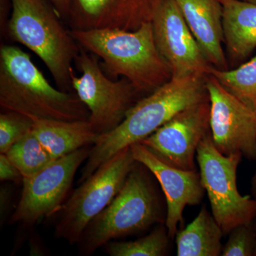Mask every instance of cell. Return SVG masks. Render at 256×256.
<instances>
[{
  "mask_svg": "<svg viewBox=\"0 0 256 256\" xmlns=\"http://www.w3.org/2000/svg\"><path fill=\"white\" fill-rule=\"evenodd\" d=\"M208 100L206 77L172 78L138 100L118 127L98 138L79 182L85 181L120 151L149 137L182 110Z\"/></svg>",
  "mask_w": 256,
  "mask_h": 256,
  "instance_id": "cell-1",
  "label": "cell"
},
{
  "mask_svg": "<svg viewBox=\"0 0 256 256\" xmlns=\"http://www.w3.org/2000/svg\"><path fill=\"white\" fill-rule=\"evenodd\" d=\"M84 50L102 60L109 77L121 76L136 90L151 92L172 78L169 65L156 47L152 22L138 30H70Z\"/></svg>",
  "mask_w": 256,
  "mask_h": 256,
  "instance_id": "cell-2",
  "label": "cell"
},
{
  "mask_svg": "<svg viewBox=\"0 0 256 256\" xmlns=\"http://www.w3.org/2000/svg\"><path fill=\"white\" fill-rule=\"evenodd\" d=\"M0 106L31 118L87 120L90 112L76 92L55 88L18 46L0 48Z\"/></svg>",
  "mask_w": 256,
  "mask_h": 256,
  "instance_id": "cell-3",
  "label": "cell"
},
{
  "mask_svg": "<svg viewBox=\"0 0 256 256\" xmlns=\"http://www.w3.org/2000/svg\"><path fill=\"white\" fill-rule=\"evenodd\" d=\"M12 14L8 32L14 41L38 56L58 88L72 92L73 64L80 46L48 0H10Z\"/></svg>",
  "mask_w": 256,
  "mask_h": 256,
  "instance_id": "cell-4",
  "label": "cell"
},
{
  "mask_svg": "<svg viewBox=\"0 0 256 256\" xmlns=\"http://www.w3.org/2000/svg\"><path fill=\"white\" fill-rule=\"evenodd\" d=\"M150 170L136 163L110 204L88 225L77 242L90 256L114 239L140 233L166 222Z\"/></svg>",
  "mask_w": 256,
  "mask_h": 256,
  "instance_id": "cell-5",
  "label": "cell"
},
{
  "mask_svg": "<svg viewBox=\"0 0 256 256\" xmlns=\"http://www.w3.org/2000/svg\"><path fill=\"white\" fill-rule=\"evenodd\" d=\"M136 163L128 146L82 182L58 212L56 238L77 244L88 225L114 200Z\"/></svg>",
  "mask_w": 256,
  "mask_h": 256,
  "instance_id": "cell-6",
  "label": "cell"
},
{
  "mask_svg": "<svg viewBox=\"0 0 256 256\" xmlns=\"http://www.w3.org/2000/svg\"><path fill=\"white\" fill-rule=\"evenodd\" d=\"M242 158L240 154L226 156L220 153L210 131L197 148L202 186L208 195L212 214L224 235L256 218V200L242 196L237 188V170Z\"/></svg>",
  "mask_w": 256,
  "mask_h": 256,
  "instance_id": "cell-7",
  "label": "cell"
},
{
  "mask_svg": "<svg viewBox=\"0 0 256 256\" xmlns=\"http://www.w3.org/2000/svg\"><path fill=\"white\" fill-rule=\"evenodd\" d=\"M70 79L73 90L90 112L89 122L99 136L110 132L124 120L140 92L127 79L112 80L101 68L99 58L80 47Z\"/></svg>",
  "mask_w": 256,
  "mask_h": 256,
  "instance_id": "cell-8",
  "label": "cell"
},
{
  "mask_svg": "<svg viewBox=\"0 0 256 256\" xmlns=\"http://www.w3.org/2000/svg\"><path fill=\"white\" fill-rule=\"evenodd\" d=\"M92 146H86L54 160L31 178L23 180V190L10 223L33 226L63 206L80 165Z\"/></svg>",
  "mask_w": 256,
  "mask_h": 256,
  "instance_id": "cell-9",
  "label": "cell"
},
{
  "mask_svg": "<svg viewBox=\"0 0 256 256\" xmlns=\"http://www.w3.org/2000/svg\"><path fill=\"white\" fill-rule=\"evenodd\" d=\"M210 101V131L216 148L226 156L256 160V114L228 92L212 74L206 77Z\"/></svg>",
  "mask_w": 256,
  "mask_h": 256,
  "instance_id": "cell-10",
  "label": "cell"
},
{
  "mask_svg": "<svg viewBox=\"0 0 256 256\" xmlns=\"http://www.w3.org/2000/svg\"><path fill=\"white\" fill-rule=\"evenodd\" d=\"M160 54L172 78L206 77L212 66L185 21L175 0H160L152 20Z\"/></svg>",
  "mask_w": 256,
  "mask_h": 256,
  "instance_id": "cell-11",
  "label": "cell"
},
{
  "mask_svg": "<svg viewBox=\"0 0 256 256\" xmlns=\"http://www.w3.org/2000/svg\"><path fill=\"white\" fill-rule=\"evenodd\" d=\"M210 100L186 108L139 143L171 166L196 170L197 148L210 132Z\"/></svg>",
  "mask_w": 256,
  "mask_h": 256,
  "instance_id": "cell-12",
  "label": "cell"
},
{
  "mask_svg": "<svg viewBox=\"0 0 256 256\" xmlns=\"http://www.w3.org/2000/svg\"><path fill=\"white\" fill-rule=\"evenodd\" d=\"M130 149L134 160L150 170L164 192L166 204L165 226L170 238H174L178 224L182 222L185 207L200 204L204 196L200 173L196 170L178 169L168 164L141 143L132 144Z\"/></svg>",
  "mask_w": 256,
  "mask_h": 256,
  "instance_id": "cell-13",
  "label": "cell"
},
{
  "mask_svg": "<svg viewBox=\"0 0 256 256\" xmlns=\"http://www.w3.org/2000/svg\"><path fill=\"white\" fill-rule=\"evenodd\" d=\"M160 0H70L72 30H138L151 22Z\"/></svg>",
  "mask_w": 256,
  "mask_h": 256,
  "instance_id": "cell-14",
  "label": "cell"
},
{
  "mask_svg": "<svg viewBox=\"0 0 256 256\" xmlns=\"http://www.w3.org/2000/svg\"><path fill=\"white\" fill-rule=\"evenodd\" d=\"M194 36L212 66L227 70L223 48V6L220 0H175Z\"/></svg>",
  "mask_w": 256,
  "mask_h": 256,
  "instance_id": "cell-15",
  "label": "cell"
},
{
  "mask_svg": "<svg viewBox=\"0 0 256 256\" xmlns=\"http://www.w3.org/2000/svg\"><path fill=\"white\" fill-rule=\"evenodd\" d=\"M220 1L227 56L233 64L242 63L256 48V4L240 0Z\"/></svg>",
  "mask_w": 256,
  "mask_h": 256,
  "instance_id": "cell-16",
  "label": "cell"
},
{
  "mask_svg": "<svg viewBox=\"0 0 256 256\" xmlns=\"http://www.w3.org/2000/svg\"><path fill=\"white\" fill-rule=\"evenodd\" d=\"M32 130L54 160L94 144L98 134L87 120L32 118Z\"/></svg>",
  "mask_w": 256,
  "mask_h": 256,
  "instance_id": "cell-17",
  "label": "cell"
},
{
  "mask_svg": "<svg viewBox=\"0 0 256 256\" xmlns=\"http://www.w3.org/2000/svg\"><path fill=\"white\" fill-rule=\"evenodd\" d=\"M223 230L206 206L192 223L176 234L178 256H222Z\"/></svg>",
  "mask_w": 256,
  "mask_h": 256,
  "instance_id": "cell-18",
  "label": "cell"
},
{
  "mask_svg": "<svg viewBox=\"0 0 256 256\" xmlns=\"http://www.w3.org/2000/svg\"><path fill=\"white\" fill-rule=\"evenodd\" d=\"M210 74L256 114V56L232 70L212 67Z\"/></svg>",
  "mask_w": 256,
  "mask_h": 256,
  "instance_id": "cell-19",
  "label": "cell"
},
{
  "mask_svg": "<svg viewBox=\"0 0 256 256\" xmlns=\"http://www.w3.org/2000/svg\"><path fill=\"white\" fill-rule=\"evenodd\" d=\"M6 154L20 170L22 180L37 174L56 160L50 156L32 130L13 144Z\"/></svg>",
  "mask_w": 256,
  "mask_h": 256,
  "instance_id": "cell-20",
  "label": "cell"
},
{
  "mask_svg": "<svg viewBox=\"0 0 256 256\" xmlns=\"http://www.w3.org/2000/svg\"><path fill=\"white\" fill-rule=\"evenodd\" d=\"M166 226L160 224L151 233L130 242H110L106 252L111 256H162L166 255L170 239Z\"/></svg>",
  "mask_w": 256,
  "mask_h": 256,
  "instance_id": "cell-21",
  "label": "cell"
},
{
  "mask_svg": "<svg viewBox=\"0 0 256 256\" xmlns=\"http://www.w3.org/2000/svg\"><path fill=\"white\" fill-rule=\"evenodd\" d=\"M33 128V120L25 114L4 110L0 114V152L6 154L15 143Z\"/></svg>",
  "mask_w": 256,
  "mask_h": 256,
  "instance_id": "cell-22",
  "label": "cell"
},
{
  "mask_svg": "<svg viewBox=\"0 0 256 256\" xmlns=\"http://www.w3.org/2000/svg\"><path fill=\"white\" fill-rule=\"evenodd\" d=\"M223 246L222 256H254L256 250V226L254 222L232 229Z\"/></svg>",
  "mask_w": 256,
  "mask_h": 256,
  "instance_id": "cell-23",
  "label": "cell"
},
{
  "mask_svg": "<svg viewBox=\"0 0 256 256\" xmlns=\"http://www.w3.org/2000/svg\"><path fill=\"white\" fill-rule=\"evenodd\" d=\"M22 178L20 170L6 154H0V180L2 182L16 181Z\"/></svg>",
  "mask_w": 256,
  "mask_h": 256,
  "instance_id": "cell-24",
  "label": "cell"
},
{
  "mask_svg": "<svg viewBox=\"0 0 256 256\" xmlns=\"http://www.w3.org/2000/svg\"><path fill=\"white\" fill-rule=\"evenodd\" d=\"M62 18H68L70 0H48Z\"/></svg>",
  "mask_w": 256,
  "mask_h": 256,
  "instance_id": "cell-25",
  "label": "cell"
},
{
  "mask_svg": "<svg viewBox=\"0 0 256 256\" xmlns=\"http://www.w3.org/2000/svg\"><path fill=\"white\" fill-rule=\"evenodd\" d=\"M252 196L256 200V172L252 178Z\"/></svg>",
  "mask_w": 256,
  "mask_h": 256,
  "instance_id": "cell-26",
  "label": "cell"
},
{
  "mask_svg": "<svg viewBox=\"0 0 256 256\" xmlns=\"http://www.w3.org/2000/svg\"><path fill=\"white\" fill-rule=\"evenodd\" d=\"M240 1L252 3V4H256V0H240Z\"/></svg>",
  "mask_w": 256,
  "mask_h": 256,
  "instance_id": "cell-27",
  "label": "cell"
},
{
  "mask_svg": "<svg viewBox=\"0 0 256 256\" xmlns=\"http://www.w3.org/2000/svg\"><path fill=\"white\" fill-rule=\"evenodd\" d=\"M255 256H256V254H255Z\"/></svg>",
  "mask_w": 256,
  "mask_h": 256,
  "instance_id": "cell-28",
  "label": "cell"
},
{
  "mask_svg": "<svg viewBox=\"0 0 256 256\" xmlns=\"http://www.w3.org/2000/svg\"></svg>",
  "mask_w": 256,
  "mask_h": 256,
  "instance_id": "cell-29",
  "label": "cell"
}]
</instances>
